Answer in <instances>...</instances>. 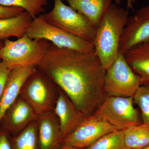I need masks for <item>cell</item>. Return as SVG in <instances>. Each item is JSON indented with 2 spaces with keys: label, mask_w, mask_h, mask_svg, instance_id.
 <instances>
[{
  "label": "cell",
  "mask_w": 149,
  "mask_h": 149,
  "mask_svg": "<svg viewBox=\"0 0 149 149\" xmlns=\"http://www.w3.org/2000/svg\"><path fill=\"white\" fill-rule=\"evenodd\" d=\"M86 116L94 114L107 97L106 69L95 51L84 53L51 43L37 66Z\"/></svg>",
  "instance_id": "cell-1"
},
{
  "label": "cell",
  "mask_w": 149,
  "mask_h": 149,
  "mask_svg": "<svg viewBox=\"0 0 149 149\" xmlns=\"http://www.w3.org/2000/svg\"><path fill=\"white\" fill-rule=\"evenodd\" d=\"M128 9L112 3L96 28L95 51L106 70L117 58L123 29L128 17Z\"/></svg>",
  "instance_id": "cell-2"
},
{
  "label": "cell",
  "mask_w": 149,
  "mask_h": 149,
  "mask_svg": "<svg viewBox=\"0 0 149 149\" xmlns=\"http://www.w3.org/2000/svg\"><path fill=\"white\" fill-rule=\"evenodd\" d=\"M51 43L42 39H32L24 35L15 41L7 39L0 49V59L12 70L36 66L45 56Z\"/></svg>",
  "instance_id": "cell-3"
},
{
  "label": "cell",
  "mask_w": 149,
  "mask_h": 149,
  "mask_svg": "<svg viewBox=\"0 0 149 149\" xmlns=\"http://www.w3.org/2000/svg\"><path fill=\"white\" fill-rule=\"evenodd\" d=\"M54 3L53 9L41 14L42 17L49 24L93 43L96 28L93 23L62 0H54Z\"/></svg>",
  "instance_id": "cell-4"
},
{
  "label": "cell",
  "mask_w": 149,
  "mask_h": 149,
  "mask_svg": "<svg viewBox=\"0 0 149 149\" xmlns=\"http://www.w3.org/2000/svg\"><path fill=\"white\" fill-rule=\"evenodd\" d=\"M59 88L47 76L36 70L22 86L19 96L32 107L37 116L53 111Z\"/></svg>",
  "instance_id": "cell-5"
},
{
  "label": "cell",
  "mask_w": 149,
  "mask_h": 149,
  "mask_svg": "<svg viewBox=\"0 0 149 149\" xmlns=\"http://www.w3.org/2000/svg\"><path fill=\"white\" fill-rule=\"evenodd\" d=\"M25 35L32 39L47 40L58 48L70 49L84 53L95 51L93 42L49 24L41 15L33 19Z\"/></svg>",
  "instance_id": "cell-6"
},
{
  "label": "cell",
  "mask_w": 149,
  "mask_h": 149,
  "mask_svg": "<svg viewBox=\"0 0 149 149\" xmlns=\"http://www.w3.org/2000/svg\"><path fill=\"white\" fill-rule=\"evenodd\" d=\"M141 85L139 76L128 64L124 55L119 52L116 59L106 70L104 89L106 96L133 97Z\"/></svg>",
  "instance_id": "cell-7"
},
{
  "label": "cell",
  "mask_w": 149,
  "mask_h": 149,
  "mask_svg": "<svg viewBox=\"0 0 149 149\" xmlns=\"http://www.w3.org/2000/svg\"><path fill=\"white\" fill-rule=\"evenodd\" d=\"M132 97L107 96L94 114L118 130L142 123L139 111L133 105Z\"/></svg>",
  "instance_id": "cell-8"
},
{
  "label": "cell",
  "mask_w": 149,
  "mask_h": 149,
  "mask_svg": "<svg viewBox=\"0 0 149 149\" xmlns=\"http://www.w3.org/2000/svg\"><path fill=\"white\" fill-rule=\"evenodd\" d=\"M116 130L100 116L93 114L85 118L71 133L65 137L62 146L85 149L104 135Z\"/></svg>",
  "instance_id": "cell-9"
},
{
  "label": "cell",
  "mask_w": 149,
  "mask_h": 149,
  "mask_svg": "<svg viewBox=\"0 0 149 149\" xmlns=\"http://www.w3.org/2000/svg\"><path fill=\"white\" fill-rule=\"evenodd\" d=\"M149 41V6L128 17L119 44V52L125 54L135 46Z\"/></svg>",
  "instance_id": "cell-10"
},
{
  "label": "cell",
  "mask_w": 149,
  "mask_h": 149,
  "mask_svg": "<svg viewBox=\"0 0 149 149\" xmlns=\"http://www.w3.org/2000/svg\"><path fill=\"white\" fill-rule=\"evenodd\" d=\"M37 116L30 105L19 96L3 115L0 129L15 136L36 120Z\"/></svg>",
  "instance_id": "cell-11"
},
{
  "label": "cell",
  "mask_w": 149,
  "mask_h": 149,
  "mask_svg": "<svg viewBox=\"0 0 149 149\" xmlns=\"http://www.w3.org/2000/svg\"><path fill=\"white\" fill-rule=\"evenodd\" d=\"M40 149H60L63 138L59 120L54 111L37 116Z\"/></svg>",
  "instance_id": "cell-12"
},
{
  "label": "cell",
  "mask_w": 149,
  "mask_h": 149,
  "mask_svg": "<svg viewBox=\"0 0 149 149\" xmlns=\"http://www.w3.org/2000/svg\"><path fill=\"white\" fill-rule=\"evenodd\" d=\"M54 111L59 120L63 140L77 128L86 117L59 88Z\"/></svg>",
  "instance_id": "cell-13"
},
{
  "label": "cell",
  "mask_w": 149,
  "mask_h": 149,
  "mask_svg": "<svg viewBox=\"0 0 149 149\" xmlns=\"http://www.w3.org/2000/svg\"><path fill=\"white\" fill-rule=\"evenodd\" d=\"M37 69L36 66H27L12 70L0 99V122L6 111L19 96L24 83Z\"/></svg>",
  "instance_id": "cell-14"
},
{
  "label": "cell",
  "mask_w": 149,
  "mask_h": 149,
  "mask_svg": "<svg viewBox=\"0 0 149 149\" xmlns=\"http://www.w3.org/2000/svg\"><path fill=\"white\" fill-rule=\"evenodd\" d=\"M124 56L133 71L139 76L141 85L149 86V41L132 48Z\"/></svg>",
  "instance_id": "cell-15"
},
{
  "label": "cell",
  "mask_w": 149,
  "mask_h": 149,
  "mask_svg": "<svg viewBox=\"0 0 149 149\" xmlns=\"http://www.w3.org/2000/svg\"><path fill=\"white\" fill-rule=\"evenodd\" d=\"M70 7L86 17L97 28L112 0H64Z\"/></svg>",
  "instance_id": "cell-16"
},
{
  "label": "cell",
  "mask_w": 149,
  "mask_h": 149,
  "mask_svg": "<svg viewBox=\"0 0 149 149\" xmlns=\"http://www.w3.org/2000/svg\"><path fill=\"white\" fill-rule=\"evenodd\" d=\"M33 19L26 11L14 17L0 19V41L24 36Z\"/></svg>",
  "instance_id": "cell-17"
},
{
  "label": "cell",
  "mask_w": 149,
  "mask_h": 149,
  "mask_svg": "<svg viewBox=\"0 0 149 149\" xmlns=\"http://www.w3.org/2000/svg\"><path fill=\"white\" fill-rule=\"evenodd\" d=\"M125 148L143 149L149 146V125L141 123L123 130Z\"/></svg>",
  "instance_id": "cell-18"
},
{
  "label": "cell",
  "mask_w": 149,
  "mask_h": 149,
  "mask_svg": "<svg viewBox=\"0 0 149 149\" xmlns=\"http://www.w3.org/2000/svg\"><path fill=\"white\" fill-rule=\"evenodd\" d=\"M13 149H38V128L36 120L11 139Z\"/></svg>",
  "instance_id": "cell-19"
},
{
  "label": "cell",
  "mask_w": 149,
  "mask_h": 149,
  "mask_svg": "<svg viewBox=\"0 0 149 149\" xmlns=\"http://www.w3.org/2000/svg\"><path fill=\"white\" fill-rule=\"evenodd\" d=\"M48 0H0V5L6 7L21 8L27 11L33 19L45 10Z\"/></svg>",
  "instance_id": "cell-20"
},
{
  "label": "cell",
  "mask_w": 149,
  "mask_h": 149,
  "mask_svg": "<svg viewBox=\"0 0 149 149\" xmlns=\"http://www.w3.org/2000/svg\"><path fill=\"white\" fill-rule=\"evenodd\" d=\"M123 130H115L102 136L89 147L83 149H124Z\"/></svg>",
  "instance_id": "cell-21"
},
{
  "label": "cell",
  "mask_w": 149,
  "mask_h": 149,
  "mask_svg": "<svg viewBox=\"0 0 149 149\" xmlns=\"http://www.w3.org/2000/svg\"><path fill=\"white\" fill-rule=\"evenodd\" d=\"M133 99L141 110L142 123L149 125V86L141 85Z\"/></svg>",
  "instance_id": "cell-22"
},
{
  "label": "cell",
  "mask_w": 149,
  "mask_h": 149,
  "mask_svg": "<svg viewBox=\"0 0 149 149\" xmlns=\"http://www.w3.org/2000/svg\"><path fill=\"white\" fill-rule=\"evenodd\" d=\"M24 11L25 10L21 8L6 7L0 5V19L14 17Z\"/></svg>",
  "instance_id": "cell-23"
},
{
  "label": "cell",
  "mask_w": 149,
  "mask_h": 149,
  "mask_svg": "<svg viewBox=\"0 0 149 149\" xmlns=\"http://www.w3.org/2000/svg\"><path fill=\"white\" fill-rule=\"evenodd\" d=\"M11 70L5 62L0 59V99L4 90L8 77Z\"/></svg>",
  "instance_id": "cell-24"
},
{
  "label": "cell",
  "mask_w": 149,
  "mask_h": 149,
  "mask_svg": "<svg viewBox=\"0 0 149 149\" xmlns=\"http://www.w3.org/2000/svg\"><path fill=\"white\" fill-rule=\"evenodd\" d=\"M0 149H13L9 135L0 129Z\"/></svg>",
  "instance_id": "cell-25"
},
{
  "label": "cell",
  "mask_w": 149,
  "mask_h": 149,
  "mask_svg": "<svg viewBox=\"0 0 149 149\" xmlns=\"http://www.w3.org/2000/svg\"><path fill=\"white\" fill-rule=\"evenodd\" d=\"M136 1V0H127V9L133 10V4Z\"/></svg>",
  "instance_id": "cell-26"
},
{
  "label": "cell",
  "mask_w": 149,
  "mask_h": 149,
  "mask_svg": "<svg viewBox=\"0 0 149 149\" xmlns=\"http://www.w3.org/2000/svg\"><path fill=\"white\" fill-rule=\"evenodd\" d=\"M60 149H77L74 148H71V147L64 146H61Z\"/></svg>",
  "instance_id": "cell-27"
},
{
  "label": "cell",
  "mask_w": 149,
  "mask_h": 149,
  "mask_svg": "<svg viewBox=\"0 0 149 149\" xmlns=\"http://www.w3.org/2000/svg\"><path fill=\"white\" fill-rule=\"evenodd\" d=\"M4 45V41H0V49Z\"/></svg>",
  "instance_id": "cell-28"
},
{
  "label": "cell",
  "mask_w": 149,
  "mask_h": 149,
  "mask_svg": "<svg viewBox=\"0 0 149 149\" xmlns=\"http://www.w3.org/2000/svg\"><path fill=\"white\" fill-rule=\"evenodd\" d=\"M115 2L118 5L120 4L121 1L120 0H114Z\"/></svg>",
  "instance_id": "cell-29"
},
{
  "label": "cell",
  "mask_w": 149,
  "mask_h": 149,
  "mask_svg": "<svg viewBox=\"0 0 149 149\" xmlns=\"http://www.w3.org/2000/svg\"><path fill=\"white\" fill-rule=\"evenodd\" d=\"M143 149H149V146L147 147V148H145Z\"/></svg>",
  "instance_id": "cell-30"
},
{
  "label": "cell",
  "mask_w": 149,
  "mask_h": 149,
  "mask_svg": "<svg viewBox=\"0 0 149 149\" xmlns=\"http://www.w3.org/2000/svg\"><path fill=\"white\" fill-rule=\"evenodd\" d=\"M128 149L125 148V149Z\"/></svg>",
  "instance_id": "cell-31"
}]
</instances>
